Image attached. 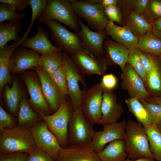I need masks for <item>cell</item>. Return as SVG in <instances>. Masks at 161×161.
<instances>
[{
  "instance_id": "1",
  "label": "cell",
  "mask_w": 161,
  "mask_h": 161,
  "mask_svg": "<svg viewBox=\"0 0 161 161\" xmlns=\"http://www.w3.org/2000/svg\"><path fill=\"white\" fill-rule=\"evenodd\" d=\"M123 140L128 159L132 160L143 158L154 159L144 128L139 123L131 120H128Z\"/></svg>"
},
{
  "instance_id": "2",
  "label": "cell",
  "mask_w": 161,
  "mask_h": 161,
  "mask_svg": "<svg viewBox=\"0 0 161 161\" xmlns=\"http://www.w3.org/2000/svg\"><path fill=\"white\" fill-rule=\"evenodd\" d=\"M36 147L29 129L19 125L0 130V152L29 154Z\"/></svg>"
},
{
  "instance_id": "3",
  "label": "cell",
  "mask_w": 161,
  "mask_h": 161,
  "mask_svg": "<svg viewBox=\"0 0 161 161\" xmlns=\"http://www.w3.org/2000/svg\"><path fill=\"white\" fill-rule=\"evenodd\" d=\"M93 125L85 116L80 108L74 111L68 125L69 147H88L95 132Z\"/></svg>"
},
{
  "instance_id": "4",
  "label": "cell",
  "mask_w": 161,
  "mask_h": 161,
  "mask_svg": "<svg viewBox=\"0 0 161 161\" xmlns=\"http://www.w3.org/2000/svg\"><path fill=\"white\" fill-rule=\"evenodd\" d=\"M37 20L39 23L45 24L48 27L55 46L70 56L83 49L81 40L78 35L58 22L46 19L38 18Z\"/></svg>"
},
{
  "instance_id": "5",
  "label": "cell",
  "mask_w": 161,
  "mask_h": 161,
  "mask_svg": "<svg viewBox=\"0 0 161 161\" xmlns=\"http://www.w3.org/2000/svg\"><path fill=\"white\" fill-rule=\"evenodd\" d=\"M38 18L62 23L76 33L80 30L79 19L69 0H48L46 8Z\"/></svg>"
},
{
  "instance_id": "6",
  "label": "cell",
  "mask_w": 161,
  "mask_h": 161,
  "mask_svg": "<svg viewBox=\"0 0 161 161\" xmlns=\"http://www.w3.org/2000/svg\"><path fill=\"white\" fill-rule=\"evenodd\" d=\"M73 111L72 105L71 106L66 100L54 114L49 115L39 114L41 119L46 123L61 146H65L67 144L68 125Z\"/></svg>"
},
{
  "instance_id": "7",
  "label": "cell",
  "mask_w": 161,
  "mask_h": 161,
  "mask_svg": "<svg viewBox=\"0 0 161 161\" xmlns=\"http://www.w3.org/2000/svg\"><path fill=\"white\" fill-rule=\"evenodd\" d=\"M77 16L86 22L92 30H105L109 21L102 5L87 1L69 0Z\"/></svg>"
},
{
  "instance_id": "8",
  "label": "cell",
  "mask_w": 161,
  "mask_h": 161,
  "mask_svg": "<svg viewBox=\"0 0 161 161\" xmlns=\"http://www.w3.org/2000/svg\"><path fill=\"white\" fill-rule=\"evenodd\" d=\"M64 67L68 86L67 95L70 98L74 111L80 108L83 91L79 86L80 82L85 87L86 82L82 74L76 66L71 58L66 53L63 52Z\"/></svg>"
},
{
  "instance_id": "9",
  "label": "cell",
  "mask_w": 161,
  "mask_h": 161,
  "mask_svg": "<svg viewBox=\"0 0 161 161\" xmlns=\"http://www.w3.org/2000/svg\"><path fill=\"white\" fill-rule=\"evenodd\" d=\"M83 91L80 108L84 114L94 125L98 124L102 117L101 106L103 89L100 83Z\"/></svg>"
},
{
  "instance_id": "10",
  "label": "cell",
  "mask_w": 161,
  "mask_h": 161,
  "mask_svg": "<svg viewBox=\"0 0 161 161\" xmlns=\"http://www.w3.org/2000/svg\"><path fill=\"white\" fill-rule=\"evenodd\" d=\"M79 23L80 30L76 33L81 40L83 49L91 55L106 63L103 47L105 30L95 32L80 19Z\"/></svg>"
},
{
  "instance_id": "11",
  "label": "cell",
  "mask_w": 161,
  "mask_h": 161,
  "mask_svg": "<svg viewBox=\"0 0 161 161\" xmlns=\"http://www.w3.org/2000/svg\"><path fill=\"white\" fill-rule=\"evenodd\" d=\"M29 129L36 147L47 151L55 161L62 147L56 137L48 129L45 121L43 120L39 121Z\"/></svg>"
},
{
  "instance_id": "12",
  "label": "cell",
  "mask_w": 161,
  "mask_h": 161,
  "mask_svg": "<svg viewBox=\"0 0 161 161\" xmlns=\"http://www.w3.org/2000/svg\"><path fill=\"white\" fill-rule=\"evenodd\" d=\"M32 73L27 72L22 75L30 96V103L39 114L49 115L52 110L44 95L39 77Z\"/></svg>"
},
{
  "instance_id": "13",
  "label": "cell",
  "mask_w": 161,
  "mask_h": 161,
  "mask_svg": "<svg viewBox=\"0 0 161 161\" xmlns=\"http://www.w3.org/2000/svg\"><path fill=\"white\" fill-rule=\"evenodd\" d=\"M126 123V120H123L120 122L104 125L102 130L95 131L88 147L97 153L102 151L106 144L116 140H123Z\"/></svg>"
},
{
  "instance_id": "14",
  "label": "cell",
  "mask_w": 161,
  "mask_h": 161,
  "mask_svg": "<svg viewBox=\"0 0 161 161\" xmlns=\"http://www.w3.org/2000/svg\"><path fill=\"white\" fill-rule=\"evenodd\" d=\"M120 78L121 88L127 91L130 97L145 99L151 97L143 80L128 63L122 71Z\"/></svg>"
},
{
  "instance_id": "15",
  "label": "cell",
  "mask_w": 161,
  "mask_h": 161,
  "mask_svg": "<svg viewBox=\"0 0 161 161\" xmlns=\"http://www.w3.org/2000/svg\"><path fill=\"white\" fill-rule=\"evenodd\" d=\"M35 71L40 81L44 97L52 111L56 112L66 100V96L61 92L49 75L40 66L32 69Z\"/></svg>"
},
{
  "instance_id": "16",
  "label": "cell",
  "mask_w": 161,
  "mask_h": 161,
  "mask_svg": "<svg viewBox=\"0 0 161 161\" xmlns=\"http://www.w3.org/2000/svg\"><path fill=\"white\" fill-rule=\"evenodd\" d=\"M70 58L79 71L83 75L106 74L107 64L89 54L83 49L78 51Z\"/></svg>"
},
{
  "instance_id": "17",
  "label": "cell",
  "mask_w": 161,
  "mask_h": 161,
  "mask_svg": "<svg viewBox=\"0 0 161 161\" xmlns=\"http://www.w3.org/2000/svg\"><path fill=\"white\" fill-rule=\"evenodd\" d=\"M15 52L12 55L9 61V70L11 73L21 72L38 65L41 55L37 52L22 47L18 48Z\"/></svg>"
},
{
  "instance_id": "18",
  "label": "cell",
  "mask_w": 161,
  "mask_h": 161,
  "mask_svg": "<svg viewBox=\"0 0 161 161\" xmlns=\"http://www.w3.org/2000/svg\"><path fill=\"white\" fill-rule=\"evenodd\" d=\"M113 91L103 90L101 106V118L98 124L116 123L124 112L121 105Z\"/></svg>"
},
{
  "instance_id": "19",
  "label": "cell",
  "mask_w": 161,
  "mask_h": 161,
  "mask_svg": "<svg viewBox=\"0 0 161 161\" xmlns=\"http://www.w3.org/2000/svg\"><path fill=\"white\" fill-rule=\"evenodd\" d=\"M106 34L115 41L121 44L131 51L137 49L138 36L126 26H120L109 21L105 29Z\"/></svg>"
},
{
  "instance_id": "20",
  "label": "cell",
  "mask_w": 161,
  "mask_h": 161,
  "mask_svg": "<svg viewBox=\"0 0 161 161\" xmlns=\"http://www.w3.org/2000/svg\"><path fill=\"white\" fill-rule=\"evenodd\" d=\"M55 161H100L97 153L88 147L61 148Z\"/></svg>"
},
{
  "instance_id": "21",
  "label": "cell",
  "mask_w": 161,
  "mask_h": 161,
  "mask_svg": "<svg viewBox=\"0 0 161 161\" xmlns=\"http://www.w3.org/2000/svg\"><path fill=\"white\" fill-rule=\"evenodd\" d=\"M19 47L29 48L41 55L62 50L50 42L47 31L41 26L37 27V32L34 36L27 38Z\"/></svg>"
},
{
  "instance_id": "22",
  "label": "cell",
  "mask_w": 161,
  "mask_h": 161,
  "mask_svg": "<svg viewBox=\"0 0 161 161\" xmlns=\"http://www.w3.org/2000/svg\"><path fill=\"white\" fill-rule=\"evenodd\" d=\"M103 47L109 59L114 64L118 65L122 71L128 63L131 51L123 45L111 40L104 42Z\"/></svg>"
},
{
  "instance_id": "23",
  "label": "cell",
  "mask_w": 161,
  "mask_h": 161,
  "mask_svg": "<svg viewBox=\"0 0 161 161\" xmlns=\"http://www.w3.org/2000/svg\"><path fill=\"white\" fill-rule=\"evenodd\" d=\"M97 154L100 161H125L128 156L125 143L123 139L109 143Z\"/></svg>"
},
{
  "instance_id": "24",
  "label": "cell",
  "mask_w": 161,
  "mask_h": 161,
  "mask_svg": "<svg viewBox=\"0 0 161 161\" xmlns=\"http://www.w3.org/2000/svg\"><path fill=\"white\" fill-rule=\"evenodd\" d=\"M18 41H14L11 45H5L0 48V92L5 85L9 83L11 78L10 74L9 64L10 58L13 53L19 46Z\"/></svg>"
},
{
  "instance_id": "25",
  "label": "cell",
  "mask_w": 161,
  "mask_h": 161,
  "mask_svg": "<svg viewBox=\"0 0 161 161\" xmlns=\"http://www.w3.org/2000/svg\"><path fill=\"white\" fill-rule=\"evenodd\" d=\"M18 109V120L19 126L29 129L40 121V116L32 109L26 97H22Z\"/></svg>"
},
{
  "instance_id": "26",
  "label": "cell",
  "mask_w": 161,
  "mask_h": 161,
  "mask_svg": "<svg viewBox=\"0 0 161 161\" xmlns=\"http://www.w3.org/2000/svg\"><path fill=\"white\" fill-rule=\"evenodd\" d=\"M21 20L0 23V48L10 41H19V34L22 29Z\"/></svg>"
},
{
  "instance_id": "27",
  "label": "cell",
  "mask_w": 161,
  "mask_h": 161,
  "mask_svg": "<svg viewBox=\"0 0 161 161\" xmlns=\"http://www.w3.org/2000/svg\"><path fill=\"white\" fill-rule=\"evenodd\" d=\"M137 49L149 54L160 55L161 53V39L151 31L138 37Z\"/></svg>"
},
{
  "instance_id": "28",
  "label": "cell",
  "mask_w": 161,
  "mask_h": 161,
  "mask_svg": "<svg viewBox=\"0 0 161 161\" xmlns=\"http://www.w3.org/2000/svg\"><path fill=\"white\" fill-rule=\"evenodd\" d=\"M126 23L125 26L138 37L151 31L152 24L142 15L129 12Z\"/></svg>"
},
{
  "instance_id": "29",
  "label": "cell",
  "mask_w": 161,
  "mask_h": 161,
  "mask_svg": "<svg viewBox=\"0 0 161 161\" xmlns=\"http://www.w3.org/2000/svg\"><path fill=\"white\" fill-rule=\"evenodd\" d=\"M125 103L129 111L134 116L137 122L143 127L152 124L148 112L139 99L130 97L126 99Z\"/></svg>"
},
{
  "instance_id": "30",
  "label": "cell",
  "mask_w": 161,
  "mask_h": 161,
  "mask_svg": "<svg viewBox=\"0 0 161 161\" xmlns=\"http://www.w3.org/2000/svg\"><path fill=\"white\" fill-rule=\"evenodd\" d=\"M63 52L55 51L41 55L38 65L50 76L63 64Z\"/></svg>"
},
{
  "instance_id": "31",
  "label": "cell",
  "mask_w": 161,
  "mask_h": 161,
  "mask_svg": "<svg viewBox=\"0 0 161 161\" xmlns=\"http://www.w3.org/2000/svg\"><path fill=\"white\" fill-rule=\"evenodd\" d=\"M144 128L154 159L161 161V132L158 125L152 123Z\"/></svg>"
},
{
  "instance_id": "32",
  "label": "cell",
  "mask_w": 161,
  "mask_h": 161,
  "mask_svg": "<svg viewBox=\"0 0 161 161\" xmlns=\"http://www.w3.org/2000/svg\"><path fill=\"white\" fill-rule=\"evenodd\" d=\"M4 95L9 110L12 114H16L23 97L22 92L16 79H14L11 87L8 85L5 86Z\"/></svg>"
},
{
  "instance_id": "33",
  "label": "cell",
  "mask_w": 161,
  "mask_h": 161,
  "mask_svg": "<svg viewBox=\"0 0 161 161\" xmlns=\"http://www.w3.org/2000/svg\"><path fill=\"white\" fill-rule=\"evenodd\" d=\"M29 3L32 11L31 21L27 30L18 42L19 46L27 38V35L31 32L35 20L45 10L47 5V0H29Z\"/></svg>"
},
{
  "instance_id": "34",
  "label": "cell",
  "mask_w": 161,
  "mask_h": 161,
  "mask_svg": "<svg viewBox=\"0 0 161 161\" xmlns=\"http://www.w3.org/2000/svg\"><path fill=\"white\" fill-rule=\"evenodd\" d=\"M146 84L152 92L161 93V66L157 62L147 74Z\"/></svg>"
},
{
  "instance_id": "35",
  "label": "cell",
  "mask_w": 161,
  "mask_h": 161,
  "mask_svg": "<svg viewBox=\"0 0 161 161\" xmlns=\"http://www.w3.org/2000/svg\"><path fill=\"white\" fill-rule=\"evenodd\" d=\"M25 14L24 13H17L9 4H0V23L5 21H20L24 19Z\"/></svg>"
},
{
  "instance_id": "36",
  "label": "cell",
  "mask_w": 161,
  "mask_h": 161,
  "mask_svg": "<svg viewBox=\"0 0 161 161\" xmlns=\"http://www.w3.org/2000/svg\"><path fill=\"white\" fill-rule=\"evenodd\" d=\"M128 63L141 78L145 84H146L147 73L141 63L139 50L131 51L129 55Z\"/></svg>"
},
{
  "instance_id": "37",
  "label": "cell",
  "mask_w": 161,
  "mask_h": 161,
  "mask_svg": "<svg viewBox=\"0 0 161 161\" xmlns=\"http://www.w3.org/2000/svg\"><path fill=\"white\" fill-rule=\"evenodd\" d=\"M143 15L151 24L161 18V0H151Z\"/></svg>"
},
{
  "instance_id": "38",
  "label": "cell",
  "mask_w": 161,
  "mask_h": 161,
  "mask_svg": "<svg viewBox=\"0 0 161 161\" xmlns=\"http://www.w3.org/2000/svg\"><path fill=\"white\" fill-rule=\"evenodd\" d=\"M49 76L61 93L65 96L68 95L66 78L63 64Z\"/></svg>"
},
{
  "instance_id": "39",
  "label": "cell",
  "mask_w": 161,
  "mask_h": 161,
  "mask_svg": "<svg viewBox=\"0 0 161 161\" xmlns=\"http://www.w3.org/2000/svg\"><path fill=\"white\" fill-rule=\"evenodd\" d=\"M139 99L148 112L152 124L158 125L161 123V106L157 104L148 103L143 99Z\"/></svg>"
},
{
  "instance_id": "40",
  "label": "cell",
  "mask_w": 161,
  "mask_h": 161,
  "mask_svg": "<svg viewBox=\"0 0 161 161\" xmlns=\"http://www.w3.org/2000/svg\"><path fill=\"white\" fill-rule=\"evenodd\" d=\"M149 0H126L129 12L143 15L145 12Z\"/></svg>"
},
{
  "instance_id": "41",
  "label": "cell",
  "mask_w": 161,
  "mask_h": 161,
  "mask_svg": "<svg viewBox=\"0 0 161 161\" xmlns=\"http://www.w3.org/2000/svg\"><path fill=\"white\" fill-rule=\"evenodd\" d=\"M27 161H54L51 156L44 150L36 147L29 154Z\"/></svg>"
},
{
  "instance_id": "42",
  "label": "cell",
  "mask_w": 161,
  "mask_h": 161,
  "mask_svg": "<svg viewBox=\"0 0 161 161\" xmlns=\"http://www.w3.org/2000/svg\"><path fill=\"white\" fill-rule=\"evenodd\" d=\"M118 83L117 78L112 73L104 75L100 82L103 90L109 91H113L117 87Z\"/></svg>"
},
{
  "instance_id": "43",
  "label": "cell",
  "mask_w": 161,
  "mask_h": 161,
  "mask_svg": "<svg viewBox=\"0 0 161 161\" xmlns=\"http://www.w3.org/2000/svg\"><path fill=\"white\" fill-rule=\"evenodd\" d=\"M16 126L13 117L0 106V130L5 128L11 129Z\"/></svg>"
},
{
  "instance_id": "44",
  "label": "cell",
  "mask_w": 161,
  "mask_h": 161,
  "mask_svg": "<svg viewBox=\"0 0 161 161\" xmlns=\"http://www.w3.org/2000/svg\"><path fill=\"white\" fill-rule=\"evenodd\" d=\"M103 9L104 12L109 19V21L118 23L121 22V14L117 5L109 6Z\"/></svg>"
},
{
  "instance_id": "45",
  "label": "cell",
  "mask_w": 161,
  "mask_h": 161,
  "mask_svg": "<svg viewBox=\"0 0 161 161\" xmlns=\"http://www.w3.org/2000/svg\"><path fill=\"white\" fill-rule=\"evenodd\" d=\"M29 154L23 152H0V161H27Z\"/></svg>"
},
{
  "instance_id": "46",
  "label": "cell",
  "mask_w": 161,
  "mask_h": 161,
  "mask_svg": "<svg viewBox=\"0 0 161 161\" xmlns=\"http://www.w3.org/2000/svg\"><path fill=\"white\" fill-rule=\"evenodd\" d=\"M140 55L142 65L148 74L157 62L149 54L140 51Z\"/></svg>"
},
{
  "instance_id": "47",
  "label": "cell",
  "mask_w": 161,
  "mask_h": 161,
  "mask_svg": "<svg viewBox=\"0 0 161 161\" xmlns=\"http://www.w3.org/2000/svg\"><path fill=\"white\" fill-rule=\"evenodd\" d=\"M0 2L10 5L15 12L23 11L30 6L29 0H0Z\"/></svg>"
},
{
  "instance_id": "48",
  "label": "cell",
  "mask_w": 161,
  "mask_h": 161,
  "mask_svg": "<svg viewBox=\"0 0 161 161\" xmlns=\"http://www.w3.org/2000/svg\"><path fill=\"white\" fill-rule=\"evenodd\" d=\"M151 31L161 39V18L155 20L152 24Z\"/></svg>"
},
{
  "instance_id": "49",
  "label": "cell",
  "mask_w": 161,
  "mask_h": 161,
  "mask_svg": "<svg viewBox=\"0 0 161 161\" xmlns=\"http://www.w3.org/2000/svg\"><path fill=\"white\" fill-rule=\"evenodd\" d=\"M87 1L92 3H99L102 5L103 8L107 7L116 5L119 2L117 0H87Z\"/></svg>"
},
{
  "instance_id": "50",
  "label": "cell",
  "mask_w": 161,
  "mask_h": 161,
  "mask_svg": "<svg viewBox=\"0 0 161 161\" xmlns=\"http://www.w3.org/2000/svg\"><path fill=\"white\" fill-rule=\"evenodd\" d=\"M145 100L147 102L158 105L161 106V95L153 97H150Z\"/></svg>"
},
{
  "instance_id": "51",
  "label": "cell",
  "mask_w": 161,
  "mask_h": 161,
  "mask_svg": "<svg viewBox=\"0 0 161 161\" xmlns=\"http://www.w3.org/2000/svg\"><path fill=\"white\" fill-rule=\"evenodd\" d=\"M155 159L150 158H143L135 160H132L127 158L125 161H155Z\"/></svg>"
},
{
  "instance_id": "52",
  "label": "cell",
  "mask_w": 161,
  "mask_h": 161,
  "mask_svg": "<svg viewBox=\"0 0 161 161\" xmlns=\"http://www.w3.org/2000/svg\"><path fill=\"white\" fill-rule=\"evenodd\" d=\"M158 126L159 130H160V131L161 132V123L158 124Z\"/></svg>"
},
{
  "instance_id": "53",
  "label": "cell",
  "mask_w": 161,
  "mask_h": 161,
  "mask_svg": "<svg viewBox=\"0 0 161 161\" xmlns=\"http://www.w3.org/2000/svg\"><path fill=\"white\" fill-rule=\"evenodd\" d=\"M160 62L161 63V53L160 54Z\"/></svg>"
}]
</instances>
